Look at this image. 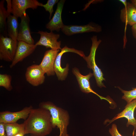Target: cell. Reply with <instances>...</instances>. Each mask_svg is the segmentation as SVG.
<instances>
[{"label": "cell", "instance_id": "cell-21", "mask_svg": "<svg viewBox=\"0 0 136 136\" xmlns=\"http://www.w3.org/2000/svg\"><path fill=\"white\" fill-rule=\"evenodd\" d=\"M116 87L123 93L122 98L126 101L127 103L136 99V87L132 88V90L129 91L124 90L119 86Z\"/></svg>", "mask_w": 136, "mask_h": 136}, {"label": "cell", "instance_id": "cell-28", "mask_svg": "<svg viewBox=\"0 0 136 136\" xmlns=\"http://www.w3.org/2000/svg\"><path fill=\"white\" fill-rule=\"evenodd\" d=\"M119 1L121 2L124 5V6H126L127 3L126 0H120Z\"/></svg>", "mask_w": 136, "mask_h": 136}, {"label": "cell", "instance_id": "cell-23", "mask_svg": "<svg viewBox=\"0 0 136 136\" xmlns=\"http://www.w3.org/2000/svg\"><path fill=\"white\" fill-rule=\"evenodd\" d=\"M109 131L111 136H122L118 131L116 125L113 124L111 128H110Z\"/></svg>", "mask_w": 136, "mask_h": 136}, {"label": "cell", "instance_id": "cell-10", "mask_svg": "<svg viewBox=\"0 0 136 136\" xmlns=\"http://www.w3.org/2000/svg\"><path fill=\"white\" fill-rule=\"evenodd\" d=\"M32 109V107L31 106L25 107L18 112H12L5 111L1 112L0 113V123H13L17 122L20 119L26 120Z\"/></svg>", "mask_w": 136, "mask_h": 136}, {"label": "cell", "instance_id": "cell-1", "mask_svg": "<svg viewBox=\"0 0 136 136\" xmlns=\"http://www.w3.org/2000/svg\"><path fill=\"white\" fill-rule=\"evenodd\" d=\"M23 123L25 134H30L31 136H46L53 128L50 112L40 107L33 108Z\"/></svg>", "mask_w": 136, "mask_h": 136}, {"label": "cell", "instance_id": "cell-30", "mask_svg": "<svg viewBox=\"0 0 136 136\" xmlns=\"http://www.w3.org/2000/svg\"><path fill=\"white\" fill-rule=\"evenodd\" d=\"M133 136H136V132H134V131L133 133Z\"/></svg>", "mask_w": 136, "mask_h": 136}, {"label": "cell", "instance_id": "cell-6", "mask_svg": "<svg viewBox=\"0 0 136 136\" xmlns=\"http://www.w3.org/2000/svg\"><path fill=\"white\" fill-rule=\"evenodd\" d=\"M136 108V99H135L127 103L124 109L112 119H106L104 123L105 124L108 123V125H109L116 120L124 117L127 119L126 126L128 127L129 125H132L134 127V130H136V120L134 115V111Z\"/></svg>", "mask_w": 136, "mask_h": 136}, {"label": "cell", "instance_id": "cell-4", "mask_svg": "<svg viewBox=\"0 0 136 136\" xmlns=\"http://www.w3.org/2000/svg\"><path fill=\"white\" fill-rule=\"evenodd\" d=\"M18 43L17 40L0 35V60L12 62L15 55Z\"/></svg>", "mask_w": 136, "mask_h": 136}, {"label": "cell", "instance_id": "cell-19", "mask_svg": "<svg viewBox=\"0 0 136 136\" xmlns=\"http://www.w3.org/2000/svg\"><path fill=\"white\" fill-rule=\"evenodd\" d=\"M5 129L7 136H14L17 134L24 132L23 123L19 124L17 122L5 123Z\"/></svg>", "mask_w": 136, "mask_h": 136}, {"label": "cell", "instance_id": "cell-25", "mask_svg": "<svg viewBox=\"0 0 136 136\" xmlns=\"http://www.w3.org/2000/svg\"><path fill=\"white\" fill-rule=\"evenodd\" d=\"M5 123H0V136H7L4 126Z\"/></svg>", "mask_w": 136, "mask_h": 136}, {"label": "cell", "instance_id": "cell-8", "mask_svg": "<svg viewBox=\"0 0 136 136\" xmlns=\"http://www.w3.org/2000/svg\"><path fill=\"white\" fill-rule=\"evenodd\" d=\"M42 4L37 0H12L11 13L18 18H20L27 9L34 10L38 6L41 7Z\"/></svg>", "mask_w": 136, "mask_h": 136}, {"label": "cell", "instance_id": "cell-17", "mask_svg": "<svg viewBox=\"0 0 136 136\" xmlns=\"http://www.w3.org/2000/svg\"><path fill=\"white\" fill-rule=\"evenodd\" d=\"M18 17L11 15L7 18V28L8 35L14 40H17L19 25Z\"/></svg>", "mask_w": 136, "mask_h": 136}, {"label": "cell", "instance_id": "cell-26", "mask_svg": "<svg viewBox=\"0 0 136 136\" xmlns=\"http://www.w3.org/2000/svg\"><path fill=\"white\" fill-rule=\"evenodd\" d=\"M131 30L133 36L136 39V24L132 26Z\"/></svg>", "mask_w": 136, "mask_h": 136}, {"label": "cell", "instance_id": "cell-2", "mask_svg": "<svg viewBox=\"0 0 136 136\" xmlns=\"http://www.w3.org/2000/svg\"><path fill=\"white\" fill-rule=\"evenodd\" d=\"M39 106V107L46 109L50 112L53 128L56 127L59 130V134L57 136H70L67 131L70 119L67 111L50 101L41 102Z\"/></svg>", "mask_w": 136, "mask_h": 136}, {"label": "cell", "instance_id": "cell-16", "mask_svg": "<svg viewBox=\"0 0 136 136\" xmlns=\"http://www.w3.org/2000/svg\"><path fill=\"white\" fill-rule=\"evenodd\" d=\"M120 17L126 25L132 26L136 24V8L131 3L127 2L121 11Z\"/></svg>", "mask_w": 136, "mask_h": 136}, {"label": "cell", "instance_id": "cell-12", "mask_svg": "<svg viewBox=\"0 0 136 136\" xmlns=\"http://www.w3.org/2000/svg\"><path fill=\"white\" fill-rule=\"evenodd\" d=\"M18 33L17 38L18 41H22L30 44H34V41L31 36L29 27L30 19L26 12L20 18Z\"/></svg>", "mask_w": 136, "mask_h": 136}, {"label": "cell", "instance_id": "cell-22", "mask_svg": "<svg viewBox=\"0 0 136 136\" xmlns=\"http://www.w3.org/2000/svg\"><path fill=\"white\" fill-rule=\"evenodd\" d=\"M58 0H48L47 3L45 4H42L41 7H43L46 11L49 13V19L51 20L52 13L53 12V8L54 5L58 3Z\"/></svg>", "mask_w": 136, "mask_h": 136}, {"label": "cell", "instance_id": "cell-3", "mask_svg": "<svg viewBox=\"0 0 136 136\" xmlns=\"http://www.w3.org/2000/svg\"><path fill=\"white\" fill-rule=\"evenodd\" d=\"M91 40L92 43L90 54L88 56H85L83 58L86 61L88 68L93 70L97 86L100 88H106L103 82L105 79L101 70L97 65L95 59L96 51L101 41L100 39L98 41L96 36H93L91 38Z\"/></svg>", "mask_w": 136, "mask_h": 136}, {"label": "cell", "instance_id": "cell-24", "mask_svg": "<svg viewBox=\"0 0 136 136\" xmlns=\"http://www.w3.org/2000/svg\"><path fill=\"white\" fill-rule=\"evenodd\" d=\"M6 1L7 3V11L8 17L11 15V14L12 13V1L11 0H6Z\"/></svg>", "mask_w": 136, "mask_h": 136}, {"label": "cell", "instance_id": "cell-20", "mask_svg": "<svg viewBox=\"0 0 136 136\" xmlns=\"http://www.w3.org/2000/svg\"><path fill=\"white\" fill-rule=\"evenodd\" d=\"M12 77L11 75L6 74H0V86L7 90L10 91L13 88L11 84Z\"/></svg>", "mask_w": 136, "mask_h": 136}, {"label": "cell", "instance_id": "cell-27", "mask_svg": "<svg viewBox=\"0 0 136 136\" xmlns=\"http://www.w3.org/2000/svg\"><path fill=\"white\" fill-rule=\"evenodd\" d=\"M25 134L24 132H23L19 133L14 136H24Z\"/></svg>", "mask_w": 136, "mask_h": 136}, {"label": "cell", "instance_id": "cell-5", "mask_svg": "<svg viewBox=\"0 0 136 136\" xmlns=\"http://www.w3.org/2000/svg\"><path fill=\"white\" fill-rule=\"evenodd\" d=\"M72 72L76 77L81 90L86 93H92L97 95L101 99H105L110 104L113 102L110 99L104 97L99 95L92 89L89 81L90 79L93 75L90 72L86 75H83L80 73L78 69L75 67L72 69Z\"/></svg>", "mask_w": 136, "mask_h": 136}, {"label": "cell", "instance_id": "cell-7", "mask_svg": "<svg viewBox=\"0 0 136 136\" xmlns=\"http://www.w3.org/2000/svg\"><path fill=\"white\" fill-rule=\"evenodd\" d=\"M45 74L39 64H33L27 68L25 78L29 83L33 86H37L44 82Z\"/></svg>", "mask_w": 136, "mask_h": 136}, {"label": "cell", "instance_id": "cell-14", "mask_svg": "<svg viewBox=\"0 0 136 136\" xmlns=\"http://www.w3.org/2000/svg\"><path fill=\"white\" fill-rule=\"evenodd\" d=\"M60 50L52 49L46 51L39 64L48 76L54 75V66L55 59Z\"/></svg>", "mask_w": 136, "mask_h": 136}, {"label": "cell", "instance_id": "cell-11", "mask_svg": "<svg viewBox=\"0 0 136 136\" xmlns=\"http://www.w3.org/2000/svg\"><path fill=\"white\" fill-rule=\"evenodd\" d=\"M61 30L65 35L70 36L85 32H100L101 31V28L100 26L90 23L83 25H64Z\"/></svg>", "mask_w": 136, "mask_h": 136}, {"label": "cell", "instance_id": "cell-15", "mask_svg": "<svg viewBox=\"0 0 136 136\" xmlns=\"http://www.w3.org/2000/svg\"><path fill=\"white\" fill-rule=\"evenodd\" d=\"M65 1L60 0L58 3L53 17L46 25V28L51 31L55 30L58 32L64 25L62 21L61 14Z\"/></svg>", "mask_w": 136, "mask_h": 136}, {"label": "cell", "instance_id": "cell-13", "mask_svg": "<svg viewBox=\"0 0 136 136\" xmlns=\"http://www.w3.org/2000/svg\"><path fill=\"white\" fill-rule=\"evenodd\" d=\"M37 46L35 44H30L22 41H18L15 55L10 67L12 68L17 63L22 61L31 54Z\"/></svg>", "mask_w": 136, "mask_h": 136}, {"label": "cell", "instance_id": "cell-29", "mask_svg": "<svg viewBox=\"0 0 136 136\" xmlns=\"http://www.w3.org/2000/svg\"><path fill=\"white\" fill-rule=\"evenodd\" d=\"M131 3L136 8V0H132L131 1Z\"/></svg>", "mask_w": 136, "mask_h": 136}, {"label": "cell", "instance_id": "cell-9", "mask_svg": "<svg viewBox=\"0 0 136 136\" xmlns=\"http://www.w3.org/2000/svg\"><path fill=\"white\" fill-rule=\"evenodd\" d=\"M37 33L40 34V38L35 44L36 46H44L46 48L61 50L60 47L61 41H57L60 37V35L55 34L52 31L48 32L40 30Z\"/></svg>", "mask_w": 136, "mask_h": 136}, {"label": "cell", "instance_id": "cell-18", "mask_svg": "<svg viewBox=\"0 0 136 136\" xmlns=\"http://www.w3.org/2000/svg\"><path fill=\"white\" fill-rule=\"evenodd\" d=\"M4 0L0 2V35L5 37L8 35L6 19L8 17L7 10L4 6Z\"/></svg>", "mask_w": 136, "mask_h": 136}]
</instances>
